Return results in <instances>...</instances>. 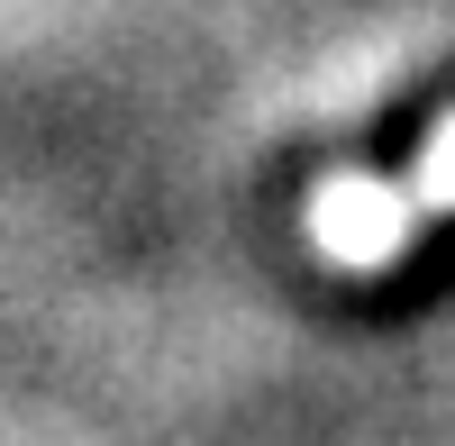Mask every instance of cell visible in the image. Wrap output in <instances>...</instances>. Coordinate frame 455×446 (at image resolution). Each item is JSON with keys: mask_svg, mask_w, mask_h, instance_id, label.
I'll return each instance as SVG.
<instances>
[{"mask_svg": "<svg viewBox=\"0 0 455 446\" xmlns=\"http://www.w3.org/2000/svg\"><path fill=\"white\" fill-rule=\"evenodd\" d=\"M410 201H419V219H428V210H455V119L437 128V146H428L419 182H410Z\"/></svg>", "mask_w": 455, "mask_h": 446, "instance_id": "cell-2", "label": "cell"}, {"mask_svg": "<svg viewBox=\"0 0 455 446\" xmlns=\"http://www.w3.org/2000/svg\"><path fill=\"white\" fill-rule=\"evenodd\" d=\"M410 228H419V201L392 192V182H373V173H347V182H328L310 201V237L337 265H383Z\"/></svg>", "mask_w": 455, "mask_h": 446, "instance_id": "cell-1", "label": "cell"}]
</instances>
